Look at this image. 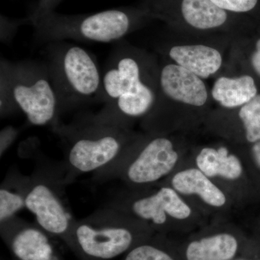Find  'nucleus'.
Returning a JSON list of instances; mask_svg holds the SVG:
<instances>
[{
    "label": "nucleus",
    "instance_id": "obj_1",
    "mask_svg": "<svg viewBox=\"0 0 260 260\" xmlns=\"http://www.w3.org/2000/svg\"><path fill=\"white\" fill-rule=\"evenodd\" d=\"M159 71L153 58L127 46L114 51L102 75L99 102L104 104L89 120L131 129L136 120L144 119L152 110L158 91Z\"/></svg>",
    "mask_w": 260,
    "mask_h": 260
},
{
    "label": "nucleus",
    "instance_id": "obj_2",
    "mask_svg": "<svg viewBox=\"0 0 260 260\" xmlns=\"http://www.w3.org/2000/svg\"><path fill=\"white\" fill-rule=\"evenodd\" d=\"M54 130L67 144L62 164L66 184L88 173H93L96 181L110 180L143 135L86 117L71 125L58 124Z\"/></svg>",
    "mask_w": 260,
    "mask_h": 260
},
{
    "label": "nucleus",
    "instance_id": "obj_3",
    "mask_svg": "<svg viewBox=\"0 0 260 260\" xmlns=\"http://www.w3.org/2000/svg\"><path fill=\"white\" fill-rule=\"evenodd\" d=\"M20 109L35 126L59 124L61 112L47 64L2 61L1 115Z\"/></svg>",
    "mask_w": 260,
    "mask_h": 260
},
{
    "label": "nucleus",
    "instance_id": "obj_4",
    "mask_svg": "<svg viewBox=\"0 0 260 260\" xmlns=\"http://www.w3.org/2000/svg\"><path fill=\"white\" fill-rule=\"evenodd\" d=\"M107 205L143 222L155 234L171 237L187 235L210 222L167 184L146 189L125 187Z\"/></svg>",
    "mask_w": 260,
    "mask_h": 260
},
{
    "label": "nucleus",
    "instance_id": "obj_5",
    "mask_svg": "<svg viewBox=\"0 0 260 260\" xmlns=\"http://www.w3.org/2000/svg\"><path fill=\"white\" fill-rule=\"evenodd\" d=\"M155 234L143 222L107 205L76 220L71 251L80 260H111Z\"/></svg>",
    "mask_w": 260,
    "mask_h": 260
},
{
    "label": "nucleus",
    "instance_id": "obj_6",
    "mask_svg": "<svg viewBox=\"0 0 260 260\" xmlns=\"http://www.w3.org/2000/svg\"><path fill=\"white\" fill-rule=\"evenodd\" d=\"M216 138L194 144L186 162L221 188L241 212L259 205L260 194L251 175L246 147Z\"/></svg>",
    "mask_w": 260,
    "mask_h": 260
},
{
    "label": "nucleus",
    "instance_id": "obj_7",
    "mask_svg": "<svg viewBox=\"0 0 260 260\" xmlns=\"http://www.w3.org/2000/svg\"><path fill=\"white\" fill-rule=\"evenodd\" d=\"M174 133L143 134L112 179H119L134 189L161 184L185 164L195 144L184 135Z\"/></svg>",
    "mask_w": 260,
    "mask_h": 260
},
{
    "label": "nucleus",
    "instance_id": "obj_8",
    "mask_svg": "<svg viewBox=\"0 0 260 260\" xmlns=\"http://www.w3.org/2000/svg\"><path fill=\"white\" fill-rule=\"evenodd\" d=\"M47 51V66L61 110L99 102L102 75L90 53L78 46L54 44Z\"/></svg>",
    "mask_w": 260,
    "mask_h": 260
},
{
    "label": "nucleus",
    "instance_id": "obj_9",
    "mask_svg": "<svg viewBox=\"0 0 260 260\" xmlns=\"http://www.w3.org/2000/svg\"><path fill=\"white\" fill-rule=\"evenodd\" d=\"M65 185L63 166L37 167L29 176L25 208L34 214L37 225L51 237L62 241L71 250L76 219L63 198Z\"/></svg>",
    "mask_w": 260,
    "mask_h": 260
},
{
    "label": "nucleus",
    "instance_id": "obj_10",
    "mask_svg": "<svg viewBox=\"0 0 260 260\" xmlns=\"http://www.w3.org/2000/svg\"><path fill=\"white\" fill-rule=\"evenodd\" d=\"M235 220H213L176 237L181 259L234 260L260 254L259 236L250 237Z\"/></svg>",
    "mask_w": 260,
    "mask_h": 260
},
{
    "label": "nucleus",
    "instance_id": "obj_11",
    "mask_svg": "<svg viewBox=\"0 0 260 260\" xmlns=\"http://www.w3.org/2000/svg\"><path fill=\"white\" fill-rule=\"evenodd\" d=\"M137 23L131 13L109 10L81 18L40 13L35 18L39 39L60 42L67 39L99 43L114 42L129 34Z\"/></svg>",
    "mask_w": 260,
    "mask_h": 260
},
{
    "label": "nucleus",
    "instance_id": "obj_12",
    "mask_svg": "<svg viewBox=\"0 0 260 260\" xmlns=\"http://www.w3.org/2000/svg\"><path fill=\"white\" fill-rule=\"evenodd\" d=\"M170 186L209 221L236 219L241 211L229 196L200 169L185 162L161 184Z\"/></svg>",
    "mask_w": 260,
    "mask_h": 260
},
{
    "label": "nucleus",
    "instance_id": "obj_13",
    "mask_svg": "<svg viewBox=\"0 0 260 260\" xmlns=\"http://www.w3.org/2000/svg\"><path fill=\"white\" fill-rule=\"evenodd\" d=\"M0 234L14 260H64L53 237L37 224L16 216L0 223Z\"/></svg>",
    "mask_w": 260,
    "mask_h": 260
},
{
    "label": "nucleus",
    "instance_id": "obj_14",
    "mask_svg": "<svg viewBox=\"0 0 260 260\" xmlns=\"http://www.w3.org/2000/svg\"><path fill=\"white\" fill-rule=\"evenodd\" d=\"M150 13L171 23L178 20L200 31L223 28L236 15L219 8L211 0H158L152 5Z\"/></svg>",
    "mask_w": 260,
    "mask_h": 260
},
{
    "label": "nucleus",
    "instance_id": "obj_15",
    "mask_svg": "<svg viewBox=\"0 0 260 260\" xmlns=\"http://www.w3.org/2000/svg\"><path fill=\"white\" fill-rule=\"evenodd\" d=\"M216 138L249 146L260 141V93L239 109L210 113L205 122Z\"/></svg>",
    "mask_w": 260,
    "mask_h": 260
},
{
    "label": "nucleus",
    "instance_id": "obj_16",
    "mask_svg": "<svg viewBox=\"0 0 260 260\" xmlns=\"http://www.w3.org/2000/svg\"><path fill=\"white\" fill-rule=\"evenodd\" d=\"M156 102L178 103L197 111L205 120L208 116L202 111L208 102V91L205 82L175 63L162 65L159 71Z\"/></svg>",
    "mask_w": 260,
    "mask_h": 260
},
{
    "label": "nucleus",
    "instance_id": "obj_17",
    "mask_svg": "<svg viewBox=\"0 0 260 260\" xmlns=\"http://www.w3.org/2000/svg\"><path fill=\"white\" fill-rule=\"evenodd\" d=\"M168 55L175 64L203 80L218 73L223 64L221 53L204 44L174 46L168 51Z\"/></svg>",
    "mask_w": 260,
    "mask_h": 260
},
{
    "label": "nucleus",
    "instance_id": "obj_18",
    "mask_svg": "<svg viewBox=\"0 0 260 260\" xmlns=\"http://www.w3.org/2000/svg\"><path fill=\"white\" fill-rule=\"evenodd\" d=\"M258 93L255 80L249 75L234 78L220 77L215 80L211 90L213 100L225 110L239 109Z\"/></svg>",
    "mask_w": 260,
    "mask_h": 260
},
{
    "label": "nucleus",
    "instance_id": "obj_19",
    "mask_svg": "<svg viewBox=\"0 0 260 260\" xmlns=\"http://www.w3.org/2000/svg\"><path fill=\"white\" fill-rule=\"evenodd\" d=\"M28 176L13 170L8 173L0 187V223L17 216L25 208Z\"/></svg>",
    "mask_w": 260,
    "mask_h": 260
},
{
    "label": "nucleus",
    "instance_id": "obj_20",
    "mask_svg": "<svg viewBox=\"0 0 260 260\" xmlns=\"http://www.w3.org/2000/svg\"><path fill=\"white\" fill-rule=\"evenodd\" d=\"M121 260H181L177 239L155 234L122 256Z\"/></svg>",
    "mask_w": 260,
    "mask_h": 260
},
{
    "label": "nucleus",
    "instance_id": "obj_21",
    "mask_svg": "<svg viewBox=\"0 0 260 260\" xmlns=\"http://www.w3.org/2000/svg\"><path fill=\"white\" fill-rule=\"evenodd\" d=\"M228 13L238 16L260 19V0H211Z\"/></svg>",
    "mask_w": 260,
    "mask_h": 260
},
{
    "label": "nucleus",
    "instance_id": "obj_22",
    "mask_svg": "<svg viewBox=\"0 0 260 260\" xmlns=\"http://www.w3.org/2000/svg\"><path fill=\"white\" fill-rule=\"evenodd\" d=\"M245 147L251 175L260 194V141Z\"/></svg>",
    "mask_w": 260,
    "mask_h": 260
},
{
    "label": "nucleus",
    "instance_id": "obj_23",
    "mask_svg": "<svg viewBox=\"0 0 260 260\" xmlns=\"http://www.w3.org/2000/svg\"><path fill=\"white\" fill-rule=\"evenodd\" d=\"M249 59L253 71L260 78V37L256 38Z\"/></svg>",
    "mask_w": 260,
    "mask_h": 260
},
{
    "label": "nucleus",
    "instance_id": "obj_24",
    "mask_svg": "<svg viewBox=\"0 0 260 260\" xmlns=\"http://www.w3.org/2000/svg\"><path fill=\"white\" fill-rule=\"evenodd\" d=\"M16 129L12 126H8L3 130L1 133V155L6 151L8 147L13 143L17 135Z\"/></svg>",
    "mask_w": 260,
    "mask_h": 260
},
{
    "label": "nucleus",
    "instance_id": "obj_25",
    "mask_svg": "<svg viewBox=\"0 0 260 260\" xmlns=\"http://www.w3.org/2000/svg\"><path fill=\"white\" fill-rule=\"evenodd\" d=\"M259 207L258 210L257 215H256L255 220L254 221V229H255V232L256 234L260 237V203L259 205H256Z\"/></svg>",
    "mask_w": 260,
    "mask_h": 260
},
{
    "label": "nucleus",
    "instance_id": "obj_26",
    "mask_svg": "<svg viewBox=\"0 0 260 260\" xmlns=\"http://www.w3.org/2000/svg\"><path fill=\"white\" fill-rule=\"evenodd\" d=\"M234 260H260V254L256 255L245 256Z\"/></svg>",
    "mask_w": 260,
    "mask_h": 260
}]
</instances>
